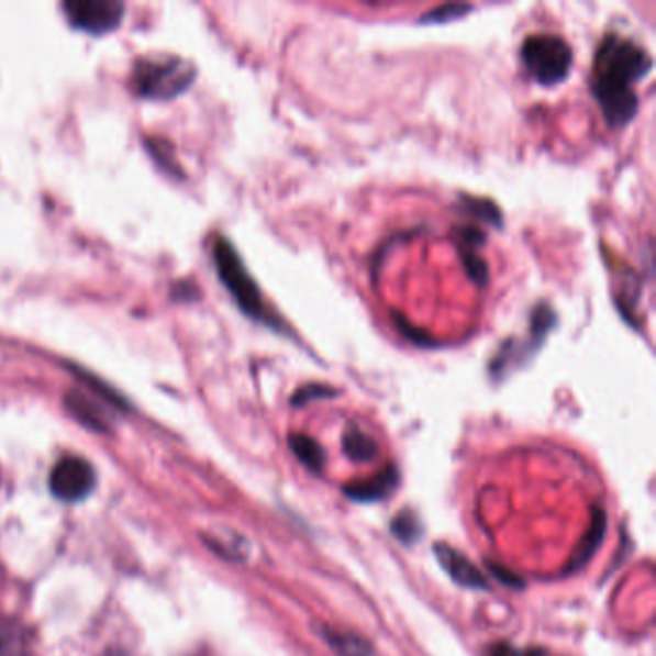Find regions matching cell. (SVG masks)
Listing matches in <instances>:
<instances>
[{
	"instance_id": "obj_1",
	"label": "cell",
	"mask_w": 656,
	"mask_h": 656,
	"mask_svg": "<svg viewBox=\"0 0 656 656\" xmlns=\"http://www.w3.org/2000/svg\"><path fill=\"white\" fill-rule=\"evenodd\" d=\"M653 70V58L637 41L610 32L594 51L591 91L599 102L604 122L620 130L632 122L640 110L635 86Z\"/></svg>"
},
{
	"instance_id": "obj_2",
	"label": "cell",
	"mask_w": 656,
	"mask_h": 656,
	"mask_svg": "<svg viewBox=\"0 0 656 656\" xmlns=\"http://www.w3.org/2000/svg\"><path fill=\"white\" fill-rule=\"evenodd\" d=\"M212 253H214L218 276H220L225 289L230 291V294L237 302V307L248 318H253L255 322H260L263 325H268L274 332L287 335L289 333V325L266 302L260 287L256 283L255 278L251 276V271L247 270V266L243 263L240 253L233 247L232 241L225 240V237H218Z\"/></svg>"
},
{
	"instance_id": "obj_3",
	"label": "cell",
	"mask_w": 656,
	"mask_h": 656,
	"mask_svg": "<svg viewBox=\"0 0 656 656\" xmlns=\"http://www.w3.org/2000/svg\"><path fill=\"white\" fill-rule=\"evenodd\" d=\"M194 66L174 55H151L140 58L133 68L132 84L145 99H171L184 93L194 81Z\"/></svg>"
},
{
	"instance_id": "obj_4",
	"label": "cell",
	"mask_w": 656,
	"mask_h": 656,
	"mask_svg": "<svg viewBox=\"0 0 656 656\" xmlns=\"http://www.w3.org/2000/svg\"><path fill=\"white\" fill-rule=\"evenodd\" d=\"M520 56L533 81L543 87L563 84L574 64L570 43L555 33H533L524 41Z\"/></svg>"
},
{
	"instance_id": "obj_5",
	"label": "cell",
	"mask_w": 656,
	"mask_h": 656,
	"mask_svg": "<svg viewBox=\"0 0 656 656\" xmlns=\"http://www.w3.org/2000/svg\"><path fill=\"white\" fill-rule=\"evenodd\" d=\"M555 310L551 309L545 302H540L535 309L532 310V320H530V333L525 341L509 340L502 343L501 348L497 351L493 360L489 364V371L502 378L504 371L509 370L510 366L525 363L530 360L537 348L545 343L548 333L556 325Z\"/></svg>"
},
{
	"instance_id": "obj_6",
	"label": "cell",
	"mask_w": 656,
	"mask_h": 656,
	"mask_svg": "<svg viewBox=\"0 0 656 656\" xmlns=\"http://www.w3.org/2000/svg\"><path fill=\"white\" fill-rule=\"evenodd\" d=\"M51 491L64 502H78L93 491L94 470L86 458L64 456L51 471Z\"/></svg>"
},
{
	"instance_id": "obj_7",
	"label": "cell",
	"mask_w": 656,
	"mask_h": 656,
	"mask_svg": "<svg viewBox=\"0 0 656 656\" xmlns=\"http://www.w3.org/2000/svg\"><path fill=\"white\" fill-rule=\"evenodd\" d=\"M64 10L78 30L97 35L114 30L124 18V4L116 0H68Z\"/></svg>"
},
{
	"instance_id": "obj_8",
	"label": "cell",
	"mask_w": 656,
	"mask_h": 656,
	"mask_svg": "<svg viewBox=\"0 0 656 656\" xmlns=\"http://www.w3.org/2000/svg\"><path fill=\"white\" fill-rule=\"evenodd\" d=\"M486 232L479 230L478 225L466 224L456 227L458 256L463 260L464 270L468 274V278L478 286H486L489 281V268H487L483 256L479 255V251L486 245Z\"/></svg>"
},
{
	"instance_id": "obj_9",
	"label": "cell",
	"mask_w": 656,
	"mask_h": 656,
	"mask_svg": "<svg viewBox=\"0 0 656 656\" xmlns=\"http://www.w3.org/2000/svg\"><path fill=\"white\" fill-rule=\"evenodd\" d=\"M435 555L440 558V564L447 570L448 576L455 579L456 583L470 589H486V578L483 574L466 558V556L456 553L455 548L447 545H435Z\"/></svg>"
},
{
	"instance_id": "obj_10",
	"label": "cell",
	"mask_w": 656,
	"mask_h": 656,
	"mask_svg": "<svg viewBox=\"0 0 656 656\" xmlns=\"http://www.w3.org/2000/svg\"><path fill=\"white\" fill-rule=\"evenodd\" d=\"M394 486H397V468L387 466L386 470L379 471L376 476L347 483L345 493L355 501H378V499H383V497L391 493Z\"/></svg>"
},
{
	"instance_id": "obj_11",
	"label": "cell",
	"mask_w": 656,
	"mask_h": 656,
	"mask_svg": "<svg viewBox=\"0 0 656 656\" xmlns=\"http://www.w3.org/2000/svg\"><path fill=\"white\" fill-rule=\"evenodd\" d=\"M343 453L355 463H370L378 456L379 447L371 435L351 425L343 435Z\"/></svg>"
},
{
	"instance_id": "obj_12",
	"label": "cell",
	"mask_w": 656,
	"mask_h": 656,
	"mask_svg": "<svg viewBox=\"0 0 656 656\" xmlns=\"http://www.w3.org/2000/svg\"><path fill=\"white\" fill-rule=\"evenodd\" d=\"M27 633L16 620L0 614V656H22L27 648Z\"/></svg>"
},
{
	"instance_id": "obj_13",
	"label": "cell",
	"mask_w": 656,
	"mask_h": 656,
	"mask_svg": "<svg viewBox=\"0 0 656 656\" xmlns=\"http://www.w3.org/2000/svg\"><path fill=\"white\" fill-rule=\"evenodd\" d=\"M289 447L293 451L294 456L301 460L307 468L312 471H320L324 468L325 453L322 445L316 440H312L304 433H293L289 437Z\"/></svg>"
},
{
	"instance_id": "obj_14",
	"label": "cell",
	"mask_w": 656,
	"mask_h": 656,
	"mask_svg": "<svg viewBox=\"0 0 656 656\" xmlns=\"http://www.w3.org/2000/svg\"><path fill=\"white\" fill-rule=\"evenodd\" d=\"M460 204H463L464 212L476 218V220L487 222V224L494 225V227H502V212L493 201L463 194Z\"/></svg>"
},
{
	"instance_id": "obj_15",
	"label": "cell",
	"mask_w": 656,
	"mask_h": 656,
	"mask_svg": "<svg viewBox=\"0 0 656 656\" xmlns=\"http://www.w3.org/2000/svg\"><path fill=\"white\" fill-rule=\"evenodd\" d=\"M327 643L332 645L341 656H370L371 648L368 641L356 637L353 633H327Z\"/></svg>"
},
{
	"instance_id": "obj_16",
	"label": "cell",
	"mask_w": 656,
	"mask_h": 656,
	"mask_svg": "<svg viewBox=\"0 0 656 656\" xmlns=\"http://www.w3.org/2000/svg\"><path fill=\"white\" fill-rule=\"evenodd\" d=\"M471 10H474L471 4H455V2L441 4V7L425 12L424 16L420 18V24H448V22H455V20L466 16Z\"/></svg>"
},
{
	"instance_id": "obj_17",
	"label": "cell",
	"mask_w": 656,
	"mask_h": 656,
	"mask_svg": "<svg viewBox=\"0 0 656 656\" xmlns=\"http://www.w3.org/2000/svg\"><path fill=\"white\" fill-rule=\"evenodd\" d=\"M340 393L337 389L325 386V383H309V386H302L294 391L291 397V404L293 407H304L312 401H320V399H332L335 394Z\"/></svg>"
},
{
	"instance_id": "obj_18",
	"label": "cell",
	"mask_w": 656,
	"mask_h": 656,
	"mask_svg": "<svg viewBox=\"0 0 656 656\" xmlns=\"http://www.w3.org/2000/svg\"><path fill=\"white\" fill-rule=\"evenodd\" d=\"M393 533L399 540L404 541V543H412L420 535V524H418L416 518L412 516V514H401L393 522Z\"/></svg>"
},
{
	"instance_id": "obj_19",
	"label": "cell",
	"mask_w": 656,
	"mask_h": 656,
	"mask_svg": "<svg viewBox=\"0 0 656 656\" xmlns=\"http://www.w3.org/2000/svg\"><path fill=\"white\" fill-rule=\"evenodd\" d=\"M394 320H397V325H399V330H401L402 335H407L409 341H412V343L422 345V347H432V345H435V343L430 341V337L425 335V332H422V330H416L414 325H410L409 322L401 316V314H394Z\"/></svg>"
},
{
	"instance_id": "obj_20",
	"label": "cell",
	"mask_w": 656,
	"mask_h": 656,
	"mask_svg": "<svg viewBox=\"0 0 656 656\" xmlns=\"http://www.w3.org/2000/svg\"><path fill=\"white\" fill-rule=\"evenodd\" d=\"M491 656H530V653H524V651H518L516 647H512V645H507V643H501V645H497V647L491 651Z\"/></svg>"
}]
</instances>
